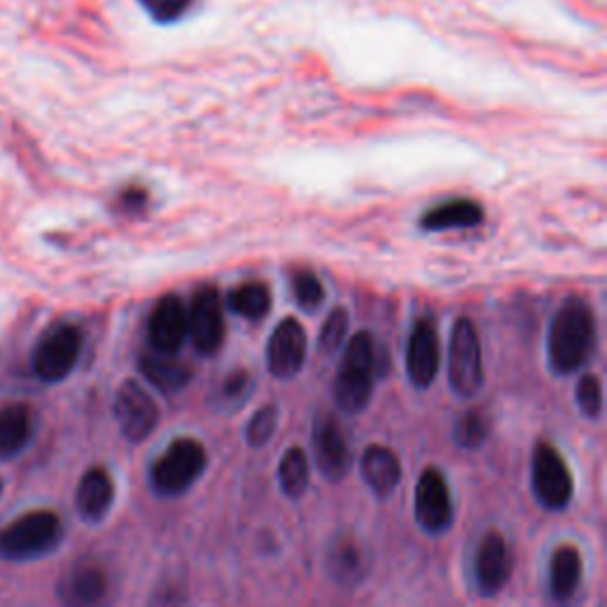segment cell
<instances>
[{
    "instance_id": "obj_5",
    "label": "cell",
    "mask_w": 607,
    "mask_h": 607,
    "mask_svg": "<svg viewBox=\"0 0 607 607\" xmlns=\"http://www.w3.org/2000/svg\"><path fill=\"white\" fill-rule=\"evenodd\" d=\"M448 382L460 399H472L484 384L480 334L470 318H458L451 330Z\"/></svg>"
},
{
    "instance_id": "obj_25",
    "label": "cell",
    "mask_w": 607,
    "mask_h": 607,
    "mask_svg": "<svg viewBox=\"0 0 607 607\" xmlns=\"http://www.w3.org/2000/svg\"><path fill=\"white\" fill-rule=\"evenodd\" d=\"M308 482H312V475H308V458L300 446H292L286 451L280 465H278V484L280 492L288 498L296 501L306 494Z\"/></svg>"
},
{
    "instance_id": "obj_29",
    "label": "cell",
    "mask_w": 607,
    "mask_h": 607,
    "mask_svg": "<svg viewBox=\"0 0 607 607\" xmlns=\"http://www.w3.org/2000/svg\"><path fill=\"white\" fill-rule=\"evenodd\" d=\"M346 328H349V316L344 308H332L330 316L323 323V330L318 334V346L320 352L326 354H334L340 352L344 338H346Z\"/></svg>"
},
{
    "instance_id": "obj_12",
    "label": "cell",
    "mask_w": 607,
    "mask_h": 607,
    "mask_svg": "<svg viewBox=\"0 0 607 607\" xmlns=\"http://www.w3.org/2000/svg\"><path fill=\"white\" fill-rule=\"evenodd\" d=\"M148 340L154 352L178 354L188 340V308L178 294H164L148 318Z\"/></svg>"
},
{
    "instance_id": "obj_27",
    "label": "cell",
    "mask_w": 607,
    "mask_h": 607,
    "mask_svg": "<svg viewBox=\"0 0 607 607\" xmlns=\"http://www.w3.org/2000/svg\"><path fill=\"white\" fill-rule=\"evenodd\" d=\"M276 430H278V408L274 404H266L256 410L252 420L248 422V428H244V439H248V444L252 448H262L274 439Z\"/></svg>"
},
{
    "instance_id": "obj_9",
    "label": "cell",
    "mask_w": 607,
    "mask_h": 607,
    "mask_svg": "<svg viewBox=\"0 0 607 607\" xmlns=\"http://www.w3.org/2000/svg\"><path fill=\"white\" fill-rule=\"evenodd\" d=\"M114 418L128 442L140 444L157 430L160 408L136 380H126L114 396Z\"/></svg>"
},
{
    "instance_id": "obj_26",
    "label": "cell",
    "mask_w": 607,
    "mask_h": 607,
    "mask_svg": "<svg viewBox=\"0 0 607 607\" xmlns=\"http://www.w3.org/2000/svg\"><path fill=\"white\" fill-rule=\"evenodd\" d=\"M489 418L482 408H470L468 413H463L454 428V439L463 448H477L484 444V439L489 437Z\"/></svg>"
},
{
    "instance_id": "obj_11",
    "label": "cell",
    "mask_w": 607,
    "mask_h": 607,
    "mask_svg": "<svg viewBox=\"0 0 607 607\" xmlns=\"http://www.w3.org/2000/svg\"><path fill=\"white\" fill-rule=\"evenodd\" d=\"M266 364L270 376L278 380H292L300 376L306 364V332L296 318H286L278 323L268 340Z\"/></svg>"
},
{
    "instance_id": "obj_19",
    "label": "cell",
    "mask_w": 607,
    "mask_h": 607,
    "mask_svg": "<svg viewBox=\"0 0 607 607\" xmlns=\"http://www.w3.org/2000/svg\"><path fill=\"white\" fill-rule=\"evenodd\" d=\"M34 434V413L27 404L0 408V458H15L29 446Z\"/></svg>"
},
{
    "instance_id": "obj_16",
    "label": "cell",
    "mask_w": 607,
    "mask_h": 607,
    "mask_svg": "<svg viewBox=\"0 0 607 607\" xmlns=\"http://www.w3.org/2000/svg\"><path fill=\"white\" fill-rule=\"evenodd\" d=\"M361 477L378 498H390L402 482V460L390 446L370 444L361 456Z\"/></svg>"
},
{
    "instance_id": "obj_6",
    "label": "cell",
    "mask_w": 607,
    "mask_h": 607,
    "mask_svg": "<svg viewBox=\"0 0 607 607\" xmlns=\"http://www.w3.org/2000/svg\"><path fill=\"white\" fill-rule=\"evenodd\" d=\"M81 346V330L72 326V323H58L38 340L34 349L31 368L36 378L43 382H62L79 364Z\"/></svg>"
},
{
    "instance_id": "obj_21",
    "label": "cell",
    "mask_w": 607,
    "mask_h": 607,
    "mask_svg": "<svg viewBox=\"0 0 607 607\" xmlns=\"http://www.w3.org/2000/svg\"><path fill=\"white\" fill-rule=\"evenodd\" d=\"M328 570L338 584H358L366 572V553L354 536L340 534L328 551Z\"/></svg>"
},
{
    "instance_id": "obj_22",
    "label": "cell",
    "mask_w": 607,
    "mask_h": 607,
    "mask_svg": "<svg viewBox=\"0 0 607 607\" xmlns=\"http://www.w3.org/2000/svg\"><path fill=\"white\" fill-rule=\"evenodd\" d=\"M484 222L482 204L475 200H451L439 204L420 218V226L430 232L454 230V228H477Z\"/></svg>"
},
{
    "instance_id": "obj_32",
    "label": "cell",
    "mask_w": 607,
    "mask_h": 607,
    "mask_svg": "<svg viewBox=\"0 0 607 607\" xmlns=\"http://www.w3.org/2000/svg\"><path fill=\"white\" fill-rule=\"evenodd\" d=\"M252 392V378L248 376L244 370H236V372H230V376L224 380V387H222V394H218V399L222 402H226L228 406H240L244 399H248V394Z\"/></svg>"
},
{
    "instance_id": "obj_30",
    "label": "cell",
    "mask_w": 607,
    "mask_h": 607,
    "mask_svg": "<svg viewBox=\"0 0 607 607\" xmlns=\"http://www.w3.org/2000/svg\"><path fill=\"white\" fill-rule=\"evenodd\" d=\"M577 406L581 410V416L589 420L600 418L603 413V387L596 376H584L577 384Z\"/></svg>"
},
{
    "instance_id": "obj_7",
    "label": "cell",
    "mask_w": 607,
    "mask_h": 607,
    "mask_svg": "<svg viewBox=\"0 0 607 607\" xmlns=\"http://www.w3.org/2000/svg\"><path fill=\"white\" fill-rule=\"evenodd\" d=\"M532 489L541 506L553 513L565 510L572 501L574 482L570 468H567V463L558 454V448L546 442L536 444L534 448Z\"/></svg>"
},
{
    "instance_id": "obj_2",
    "label": "cell",
    "mask_w": 607,
    "mask_h": 607,
    "mask_svg": "<svg viewBox=\"0 0 607 607\" xmlns=\"http://www.w3.org/2000/svg\"><path fill=\"white\" fill-rule=\"evenodd\" d=\"M390 361L380 358V349L370 332H358L346 342L344 361L334 376L332 396L344 413H361L372 396L376 378H382Z\"/></svg>"
},
{
    "instance_id": "obj_28",
    "label": "cell",
    "mask_w": 607,
    "mask_h": 607,
    "mask_svg": "<svg viewBox=\"0 0 607 607\" xmlns=\"http://www.w3.org/2000/svg\"><path fill=\"white\" fill-rule=\"evenodd\" d=\"M292 292L296 304L306 308V312H316L323 302V296H326V290H323L318 276L306 268L296 270L292 276Z\"/></svg>"
},
{
    "instance_id": "obj_18",
    "label": "cell",
    "mask_w": 607,
    "mask_h": 607,
    "mask_svg": "<svg viewBox=\"0 0 607 607\" xmlns=\"http://www.w3.org/2000/svg\"><path fill=\"white\" fill-rule=\"evenodd\" d=\"M58 593L67 605H96L108 593V577L96 565H76L62 577Z\"/></svg>"
},
{
    "instance_id": "obj_1",
    "label": "cell",
    "mask_w": 607,
    "mask_h": 607,
    "mask_svg": "<svg viewBox=\"0 0 607 607\" xmlns=\"http://www.w3.org/2000/svg\"><path fill=\"white\" fill-rule=\"evenodd\" d=\"M596 318L591 306L572 296L555 314L548 332V364L558 376L584 368L596 352Z\"/></svg>"
},
{
    "instance_id": "obj_20",
    "label": "cell",
    "mask_w": 607,
    "mask_h": 607,
    "mask_svg": "<svg viewBox=\"0 0 607 607\" xmlns=\"http://www.w3.org/2000/svg\"><path fill=\"white\" fill-rule=\"evenodd\" d=\"M140 372L164 394L180 392L192 378V370L176 361L174 354H160L154 349L140 356Z\"/></svg>"
},
{
    "instance_id": "obj_8",
    "label": "cell",
    "mask_w": 607,
    "mask_h": 607,
    "mask_svg": "<svg viewBox=\"0 0 607 607\" xmlns=\"http://www.w3.org/2000/svg\"><path fill=\"white\" fill-rule=\"evenodd\" d=\"M188 338L192 346L204 356H214L226 340L224 302L212 286L200 288L190 300L188 308Z\"/></svg>"
},
{
    "instance_id": "obj_3",
    "label": "cell",
    "mask_w": 607,
    "mask_h": 607,
    "mask_svg": "<svg viewBox=\"0 0 607 607\" xmlns=\"http://www.w3.org/2000/svg\"><path fill=\"white\" fill-rule=\"evenodd\" d=\"M64 536L60 515L53 510H31L0 529V558L27 562L53 553Z\"/></svg>"
},
{
    "instance_id": "obj_23",
    "label": "cell",
    "mask_w": 607,
    "mask_h": 607,
    "mask_svg": "<svg viewBox=\"0 0 607 607\" xmlns=\"http://www.w3.org/2000/svg\"><path fill=\"white\" fill-rule=\"evenodd\" d=\"M581 570H584V565H581V555L574 546L555 548L551 558V574H548L551 596L558 603L570 600L579 589Z\"/></svg>"
},
{
    "instance_id": "obj_10",
    "label": "cell",
    "mask_w": 607,
    "mask_h": 607,
    "mask_svg": "<svg viewBox=\"0 0 607 607\" xmlns=\"http://www.w3.org/2000/svg\"><path fill=\"white\" fill-rule=\"evenodd\" d=\"M416 522L428 534H444L454 524V501L446 477L437 468H425L416 486Z\"/></svg>"
},
{
    "instance_id": "obj_13",
    "label": "cell",
    "mask_w": 607,
    "mask_h": 607,
    "mask_svg": "<svg viewBox=\"0 0 607 607\" xmlns=\"http://www.w3.org/2000/svg\"><path fill=\"white\" fill-rule=\"evenodd\" d=\"M314 456L318 470L330 482H340L352 468V451L340 422L332 416H320L314 425Z\"/></svg>"
},
{
    "instance_id": "obj_33",
    "label": "cell",
    "mask_w": 607,
    "mask_h": 607,
    "mask_svg": "<svg viewBox=\"0 0 607 607\" xmlns=\"http://www.w3.org/2000/svg\"><path fill=\"white\" fill-rule=\"evenodd\" d=\"M122 204L124 210L128 212H138V210H146L148 204V192L140 190V188H128L124 195H122Z\"/></svg>"
},
{
    "instance_id": "obj_31",
    "label": "cell",
    "mask_w": 607,
    "mask_h": 607,
    "mask_svg": "<svg viewBox=\"0 0 607 607\" xmlns=\"http://www.w3.org/2000/svg\"><path fill=\"white\" fill-rule=\"evenodd\" d=\"M138 3L150 12V17L169 24L184 17L195 0H138Z\"/></svg>"
},
{
    "instance_id": "obj_15",
    "label": "cell",
    "mask_w": 607,
    "mask_h": 607,
    "mask_svg": "<svg viewBox=\"0 0 607 607\" xmlns=\"http://www.w3.org/2000/svg\"><path fill=\"white\" fill-rule=\"evenodd\" d=\"M406 370L418 390H428L439 372V334L430 320H418L406 349Z\"/></svg>"
},
{
    "instance_id": "obj_34",
    "label": "cell",
    "mask_w": 607,
    "mask_h": 607,
    "mask_svg": "<svg viewBox=\"0 0 607 607\" xmlns=\"http://www.w3.org/2000/svg\"><path fill=\"white\" fill-rule=\"evenodd\" d=\"M0 494H3V482H0Z\"/></svg>"
},
{
    "instance_id": "obj_24",
    "label": "cell",
    "mask_w": 607,
    "mask_h": 607,
    "mask_svg": "<svg viewBox=\"0 0 607 607\" xmlns=\"http://www.w3.org/2000/svg\"><path fill=\"white\" fill-rule=\"evenodd\" d=\"M228 308L240 318L262 320L270 312V290L264 282H242L240 288L232 290L226 300Z\"/></svg>"
},
{
    "instance_id": "obj_17",
    "label": "cell",
    "mask_w": 607,
    "mask_h": 607,
    "mask_svg": "<svg viewBox=\"0 0 607 607\" xmlns=\"http://www.w3.org/2000/svg\"><path fill=\"white\" fill-rule=\"evenodd\" d=\"M76 513L81 520L98 524L108 518L114 503V482L105 468H90L84 472L79 486H76Z\"/></svg>"
},
{
    "instance_id": "obj_14",
    "label": "cell",
    "mask_w": 607,
    "mask_h": 607,
    "mask_svg": "<svg viewBox=\"0 0 607 607\" xmlns=\"http://www.w3.org/2000/svg\"><path fill=\"white\" fill-rule=\"evenodd\" d=\"M513 574V558L506 539L498 532H489L475 558V581L482 596H496L508 584Z\"/></svg>"
},
{
    "instance_id": "obj_4",
    "label": "cell",
    "mask_w": 607,
    "mask_h": 607,
    "mask_svg": "<svg viewBox=\"0 0 607 607\" xmlns=\"http://www.w3.org/2000/svg\"><path fill=\"white\" fill-rule=\"evenodd\" d=\"M206 470V448L192 437H180L152 463L150 486L160 496H180Z\"/></svg>"
}]
</instances>
